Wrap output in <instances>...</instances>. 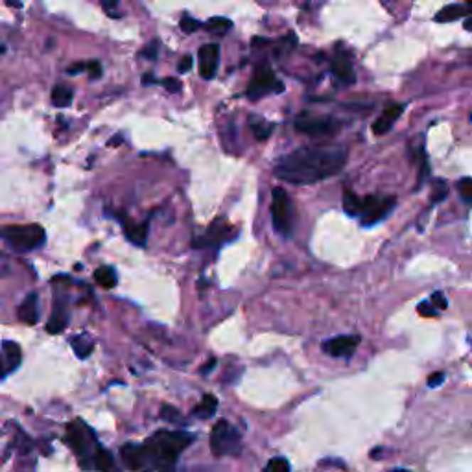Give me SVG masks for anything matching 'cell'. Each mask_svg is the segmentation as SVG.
<instances>
[{
  "label": "cell",
  "instance_id": "obj_14",
  "mask_svg": "<svg viewBox=\"0 0 472 472\" xmlns=\"http://www.w3.org/2000/svg\"><path fill=\"white\" fill-rule=\"evenodd\" d=\"M18 321L26 323V325H36L39 321V297L37 294H28L24 301L18 304L17 309Z\"/></svg>",
  "mask_w": 472,
  "mask_h": 472
},
{
  "label": "cell",
  "instance_id": "obj_33",
  "mask_svg": "<svg viewBox=\"0 0 472 472\" xmlns=\"http://www.w3.org/2000/svg\"><path fill=\"white\" fill-rule=\"evenodd\" d=\"M268 472H288L290 471V463L284 458H273L268 465H266Z\"/></svg>",
  "mask_w": 472,
  "mask_h": 472
},
{
  "label": "cell",
  "instance_id": "obj_22",
  "mask_svg": "<svg viewBox=\"0 0 472 472\" xmlns=\"http://www.w3.org/2000/svg\"><path fill=\"white\" fill-rule=\"evenodd\" d=\"M95 281L102 288H114L117 286V272L111 266H100L95 272Z\"/></svg>",
  "mask_w": 472,
  "mask_h": 472
},
{
  "label": "cell",
  "instance_id": "obj_42",
  "mask_svg": "<svg viewBox=\"0 0 472 472\" xmlns=\"http://www.w3.org/2000/svg\"><path fill=\"white\" fill-rule=\"evenodd\" d=\"M216 363H218V362H216V358H210L209 362L205 363L203 368H201V375H209V372L213 371L214 368H216Z\"/></svg>",
  "mask_w": 472,
  "mask_h": 472
},
{
  "label": "cell",
  "instance_id": "obj_13",
  "mask_svg": "<svg viewBox=\"0 0 472 472\" xmlns=\"http://www.w3.org/2000/svg\"><path fill=\"white\" fill-rule=\"evenodd\" d=\"M404 113V104H390L384 109V113L380 114V118H377V122L372 124V132L375 135H384L391 129V126L397 122V118Z\"/></svg>",
  "mask_w": 472,
  "mask_h": 472
},
{
  "label": "cell",
  "instance_id": "obj_20",
  "mask_svg": "<svg viewBox=\"0 0 472 472\" xmlns=\"http://www.w3.org/2000/svg\"><path fill=\"white\" fill-rule=\"evenodd\" d=\"M2 350H4L6 368H8V371H15V369L21 365V360H23V353H21V347H18L15 341L6 340L4 343H2Z\"/></svg>",
  "mask_w": 472,
  "mask_h": 472
},
{
  "label": "cell",
  "instance_id": "obj_17",
  "mask_svg": "<svg viewBox=\"0 0 472 472\" xmlns=\"http://www.w3.org/2000/svg\"><path fill=\"white\" fill-rule=\"evenodd\" d=\"M332 74H334L341 83H349V85L354 83L356 76H354L353 63H350L349 55L343 54V52L336 54V58L332 59Z\"/></svg>",
  "mask_w": 472,
  "mask_h": 472
},
{
  "label": "cell",
  "instance_id": "obj_46",
  "mask_svg": "<svg viewBox=\"0 0 472 472\" xmlns=\"http://www.w3.org/2000/svg\"><path fill=\"white\" fill-rule=\"evenodd\" d=\"M463 28H465V30H467V32H472V17H468V18H465V23H463Z\"/></svg>",
  "mask_w": 472,
  "mask_h": 472
},
{
  "label": "cell",
  "instance_id": "obj_35",
  "mask_svg": "<svg viewBox=\"0 0 472 472\" xmlns=\"http://www.w3.org/2000/svg\"><path fill=\"white\" fill-rule=\"evenodd\" d=\"M161 83H163L164 89H166L168 92H172V95H176V92H179L183 89L181 82H179L177 77H164Z\"/></svg>",
  "mask_w": 472,
  "mask_h": 472
},
{
  "label": "cell",
  "instance_id": "obj_37",
  "mask_svg": "<svg viewBox=\"0 0 472 472\" xmlns=\"http://www.w3.org/2000/svg\"><path fill=\"white\" fill-rule=\"evenodd\" d=\"M192 65H194V59H192V55H185V58L179 61V65H177V70H179L181 74H185L191 70Z\"/></svg>",
  "mask_w": 472,
  "mask_h": 472
},
{
  "label": "cell",
  "instance_id": "obj_8",
  "mask_svg": "<svg viewBox=\"0 0 472 472\" xmlns=\"http://www.w3.org/2000/svg\"><path fill=\"white\" fill-rule=\"evenodd\" d=\"M341 124L334 120L332 117H323V114H313L304 111V113L297 114L295 118V129L299 133L310 136H321V135H332L340 129Z\"/></svg>",
  "mask_w": 472,
  "mask_h": 472
},
{
  "label": "cell",
  "instance_id": "obj_11",
  "mask_svg": "<svg viewBox=\"0 0 472 472\" xmlns=\"http://www.w3.org/2000/svg\"><path fill=\"white\" fill-rule=\"evenodd\" d=\"M200 74L203 80H213L218 73L220 63V46L209 43L200 48Z\"/></svg>",
  "mask_w": 472,
  "mask_h": 472
},
{
  "label": "cell",
  "instance_id": "obj_28",
  "mask_svg": "<svg viewBox=\"0 0 472 472\" xmlns=\"http://www.w3.org/2000/svg\"><path fill=\"white\" fill-rule=\"evenodd\" d=\"M360 209H362V200H360L358 195L354 194L353 191L343 192V210L349 216H353V218H358Z\"/></svg>",
  "mask_w": 472,
  "mask_h": 472
},
{
  "label": "cell",
  "instance_id": "obj_36",
  "mask_svg": "<svg viewBox=\"0 0 472 472\" xmlns=\"http://www.w3.org/2000/svg\"><path fill=\"white\" fill-rule=\"evenodd\" d=\"M157 52H159V43L154 41L151 45L146 46L144 50L141 52V55L146 59H150V61H155V59H157Z\"/></svg>",
  "mask_w": 472,
  "mask_h": 472
},
{
  "label": "cell",
  "instance_id": "obj_41",
  "mask_svg": "<svg viewBox=\"0 0 472 472\" xmlns=\"http://www.w3.org/2000/svg\"><path fill=\"white\" fill-rule=\"evenodd\" d=\"M417 310H419V313H421V316H434V310H431V306L428 303H421L417 306Z\"/></svg>",
  "mask_w": 472,
  "mask_h": 472
},
{
  "label": "cell",
  "instance_id": "obj_3",
  "mask_svg": "<svg viewBox=\"0 0 472 472\" xmlns=\"http://www.w3.org/2000/svg\"><path fill=\"white\" fill-rule=\"evenodd\" d=\"M0 238L8 244L9 250L30 253L45 245L46 232L41 225H2Z\"/></svg>",
  "mask_w": 472,
  "mask_h": 472
},
{
  "label": "cell",
  "instance_id": "obj_29",
  "mask_svg": "<svg viewBox=\"0 0 472 472\" xmlns=\"http://www.w3.org/2000/svg\"><path fill=\"white\" fill-rule=\"evenodd\" d=\"M458 188V194L461 198V201L467 205H472V177H461L456 185Z\"/></svg>",
  "mask_w": 472,
  "mask_h": 472
},
{
  "label": "cell",
  "instance_id": "obj_32",
  "mask_svg": "<svg viewBox=\"0 0 472 472\" xmlns=\"http://www.w3.org/2000/svg\"><path fill=\"white\" fill-rule=\"evenodd\" d=\"M179 26H181V30L185 33H194V32H198V30H200L201 23H200V21H195V18H192L191 15H185V17L181 18Z\"/></svg>",
  "mask_w": 472,
  "mask_h": 472
},
{
  "label": "cell",
  "instance_id": "obj_19",
  "mask_svg": "<svg viewBox=\"0 0 472 472\" xmlns=\"http://www.w3.org/2000/svg\"><path fill=\"white\" fill-rule=\"evenodd\" d=\"M471 6H461V4H450L441 9L439 14H436L437 23H452L456 18H461L465 15L471 14Z\"/></svg>",
  "mask_w": 472,
  "mask_h": 472
},
{
  "label": "cell",
  "instance_id": "obj_15",
  "mask_svg": "<svg viewBox=\"0 0 472 472\" xmlns=\"http://www.w3.org/2000/svg\"><path fill=\"white\" fill-rule=\"evenodd\" d=\"M68 325V310H67V303L63 299L59 301L55 297L54 309H52V316L46 323V331L50 332V334H59V332H63Z\"/></svg>",
  "mask_w": 472,
  "mask_h": 472
},
{
  "label": "cell",
  "instance_id": "obj_48",
  "mask_svg": "<svg viewBox=\"0 0 472 472\" xmlns=\"http://www.w3.org/2000/svg\"><path fill=\"white\" fill-rule=\"evenodd\" d=\"M266 39H259V37H254L253 39V46H259V45H266Z\"/></svg>",
  "mask_w": 472,
  "mask_h": 472
},
{
  "label": "cell",
  "instance_id": "obj_43",
  "mask_svg": "<svg viewBox=\"0 0 472 472\" xmlns=\"http://www.w3.org/2000/svg\"><path fill=\"white\" fill-rule=\"evenodd\" d=\"M85 68H87L85 63H76V65H73V67L68 68L67 73L68 74H80V73H82V70H85Z\"/></svg>",
  "mask_w": 472,
  "mask_h": 472
},
{
  "label": "cell",
  "instance_id": "obj_25",
  "mask_svg": "<svg viewBox=\"0 0 472 472\" xmlns=\"http://www.w3.org/2000/svg\"><path fill=\"white\" fill-rule=\"evenodd\" d=\"M250 127H251V132H253L254 139H259V141H266V139H268V136L273 133V127L275 126L269 122H266L264 118L253 117L250 120Z\"/></svg>",
  "mask_w": 472,
  "mask_h": 472
},
{
  "label": "cell",
  "instance_id": "obj_34",
  "mask_svg": "<svg viewBox=\"0 0 472 472\" xmlns=\"http://www.w3.org/2000/svg\"><path fill=\"white\" fill-rule=\"evenodd\" d=\"M102 6H104V9L107 11V15H109L111 18L122 17V14H118V11H117V8L120 6V2H118V0H102Z\"/></svg>",
  "mask_w": 472,
  "mask_h": 472
},
{
  "label": "cell",
  "instance_id": "obj_1",
  "mask_svg": "<svg viewBox=\"0 0 472 472\" xmlns=\"http://www.w3.org/2000/svg\"><path fill=\"white\" fill-rule=\"evenodd\" d=\"M347 151L341 146H304L290 151L275 164V176L290 185H313L343 170Z\"/></svg>",
  "mask_w": 472,
  "mask_h": 472
},
{
  "label": "cell",
  "instance_id": "obj_6",
  "mask_svg": "<svg viewBox=\"0 0 472 472\" xmlns=\"http://www.w3.org/2000/svg\"><path fill=\"white\" fill-rule=\"evenodd\" d=\"M395 207V198H378V195H365L362 200V209H360V223L363 227L377 225L382 220H386L390 213Z\"/></svg>",
  "mask_w": 472,
  "mask_h": 472
},
{
  "label": "cell",
  "instance_id": "obj_45",
  "mask_svg": "<svg viewBox=\"0 0 472 472\" xmlns=\"http://www.w3.org/2000/svg\"><path fill=\"white\" fill-rule=\"evenodd\" d=\"M8 368H6L4 360H2V356H0V378H4L6 375H8Z\"/></svg>",
  "mask_w": 472,
  "mask_h": 472
},
{
  "label": "cell",
  "instance_id": "obj_5",
  "mask_svg": "<svg viewBox=\"0 0 472 472\" xmlns=\"http://www.w3.org/2000/svg\"><path fill=\"white\" fill-rule=\"evenodd\" d=\"M240 431L232 427L231 422L222 419L214 424L213 434H210V450L216 458L223 456L240 454Z\"/></svg>",
  "mask_w": 472,
  "mask_h": 472
},
{
  "label": "cell",
  "instance_id": "obj_18",
  "mask_svg": "<svg viewBox=\"0 0 472 472\" xmlns=\"http://www.w3.org/2000/svg\"><path fill=\"white\" fill-rule=\"evenodd\" d=\"M122 225H124V231H126L127 240L133 242L135 245H144L146 244V238H148V231H150V222H148V220H146V222H142V223H139V225H135V223H127V220H124Z\"/></svg>",
  "mask_w": 472,
  "mask_h": 472
},
{
  "label": "cell",
  "instance_id": "obj_47",
  "mask_svg": "<svg viewBox=\"0 0 472 472\" xmlns=\"http://www.w3.org/2000/svg\"><path fill=\"white\" fill-rule=\"evenodd\" d=\"M6 4L11 8H21V0H6Z\"/></svg>",
  "mask_w": 472,
  "mask_h": 472
},
{
  "label": "cell",
  "instance_id": "obj_16",
  "mask_svg": "<svg viewBox=\"0 0 472 472\" xmlns=\"http://www.w3.org/2000/svg\"><path fill=\"white\" fill-rule=\"evenodd\" d=\"M122 454V461L126 463L127 468H133V471H141L146 468V456L142 445H133V443H127L120 450Z\"/></svg>",
  "mask_w": 472,
  "mask_h": 472
},
{
  "label": "cell",
  "instance_id": "obj_21",
  "mask_svg": "<svg viewBox=\"0 0 472 472\" xmlns=\"http://www.w3.org/2000/svg\"><path fill=\"white\" fill-rule=\"evenodd\" d=\"M73 98H74L73 87L55 85L54 89H52V104H54L55 107H68L70 102H73Z\"/></svg>",
  "mask_w": 472,
  "mask_h": 472
},
{
  "label": "cell",
  "instance_id": "obj_39",
  "mask_svg": "<svg viewBox=\"0 0 472 472\" xmlns=\"http://www.w3.org/2000/svg\"><path fill=\"white\" fill-rule=\"evenodd\" d=\"M431 303L436 304V310H445L446 309V299L443 297L441 291H434L431 294Z\"/></svg>",
  "mask_w": 472,
  "mask_h": 472
},
{
  "label": "cell",
  "instance_id": "obj_26",
  "mask_svg": "<svg viewBox=\"0 0 472 472\" xmlns=\"http://www.w3.org/2000/svg\"><path fill=\"white\" fill-rule=\"evenodd\" d=\"M92 467L98 468V471H111V468H114L113 456L107 450L96 446L95 454H92Z\"/></svg>",
  "mask_w": 472,
  "mask_h": 472
},
{
  "label": "cell",
  "instance_id": "obj_30",
  "mask_svg": "<svg viewBox=\"0 0 472 472\" xmlns=\"http://www.w3.org/2000/svg\"><path fill=\"white\" fill-rule=\"evenodd\" d=\"M161 417L166 422H170V424H179V422H181V412L170 404H163V408H161Z\"/></svg>",
  "mask_w": 472,
  "mask_h": 472
},
{
  "label": "cell",
  "instance_id": "obj_24",
  "mask_svg": "<svg viewBox=\"0 0 472 472\" xmlns=\"http://www.w3.org/2000/svg\"><path fill=\"white\" fill-rule=\"evenodd\" d=\"M231 28H232V23L225 17H213L205 23V30H207L209 33H213V36H218V37L225 36Z\"/></svg>",
  "mask_w": 472,
  "mask_h": 472
},
{
  "label": "cell",
  "instance_id": "obj_31",
  "mask_svg": "<svg viewBox=\"0 0 472 472\" xmlns=\"http://www.w3.org/2000/svg\"><path fill=\"white\" fill-rule=\"evenodd\" d=\"M446 194H449V188H446V183L437 179L436 185H434V194H431V203H441L445 200Z\"/></svg>",
  "mask_w": 472,
  "mask_h": 472
},
{
  "label": "cell",
  "instance_id": "obj_12",
  "mask_svg": "<svg viewBox=\"0 0 472 472\" xmlns=\"http://www.w3.org/2000/svg\"><path fill=\"white\" fill-rule=\"evenodd\" d=\"M229 236V227L222 220H216L209 227V231L205 232L203 236L200 238H195L194 240V247H218L220 244L227 240Z\"/></svg>",
  "mask_w": 472,
  "mask_h": 472
},
{
  "label": "cell",
  "instance_id": "obj_50",
  "mask_svg": "<svg viewBox=\"0 0 472 472\" xmlns=\"http://www.w3.org/2000/svg\"><path fill=\"white\" fill-rule=\"evenodd\" d=\"M467 4H468V6H471V9H472V0H468V2H467Z\"/></svg>",
  "mask_w": 472,
  "mask_h": 472
},
{
  "label": "cell",
  "instance_id": "obj_49",
  "mask_svg": "<svg viewBox=\"0 0 472 472\" xmlns=\"http://www.w3.org/2000/svg\"><path fill=\"white\" fill-rule=\"evenodd\" d=\"M120 142H122V136H114V139H111V141H109V146L120 144Z\"/></svg>",
  "mask_w": 472,
  "mask_h": 472
},
{
  "label": "cell",
  "instance_id": "obj_38",
  "mask_svg": "<svg viewBox=\"0 0 472 472\" xmlns=\"http://www.w3.org/2000/svg\"><path fill=\"white\" fill-rule=\"evenodd\" d=\"M87 70H89V76L91 80H98L102 76V67L98 61H91V63L87 65Z\"/></svg>",
  "mask_w": 472,
  "mask_h": 472
},
{
  "label": "cell",
  "instance_id": "obj_9",
  "mask_svg": "<svg viewBox=\"0 0 472 472\" xmlns=\"http://www.w3.org/2000/svg\"><path fill=\"white\" fill-rule=\"evenodd\" d=\"M92 436V431L89 430L87 427H83L82 422H70L67 428V441L68 445L73 446L74 452H76L80 458H87V454H89V450H91L92 443H96V441H89Z\"/></svg>",
  "mask_w": 472,
  "mask_h": 472
},
{
  "label": "cell",
  "instance_id": "obj_44",
  "mask_svg": "<svg viewBox=\"0 0 472 472\" xmlns=\"http://www.w3.org/2000/svg\"><path fill=\"white\" fill-rule=\"evenodd\" d=\"M151 83H155L154 74H151V73L144 74V77H142V85H151Z\"/></svg>",
  "mask_w": 472,
  "mask_h": 472
},
{
  "label": "cell",
  "instance_id": "obj_27",
  "mask_svg": "<svg viewBox=\"0 0 472 472\" xmlns=\"http://www.w3.org/2000/svg\"><path fill=\"white\" fill-rule=\"evenodd\" d=\"M73 349L77 354V358L85 360L91 356L92 349H95V341L87 336H76L73 338Z\"/></svg>",
  "mask_w": 472,
  "mask_h": 472
},
{
  "label": "cell",
  "instance_id": "obj_10",
  "mask_svg": "<svg viewBox=\"0 0 472 472\" xmlns=\"http://www.w3.org/2000/svg\"><path fill=\"white\" fill-rule=\"evenodd\" d=\"M360 336H336L327 340L321 345V349L334 358H347L354 350L358 349Z\"/></svg>",
  "mask_w": 472,
  "mask_h": 472
},
{
  "label": "cell",
  "instance_id": "obj_2",
  "mask_svg": "<svg viewBox=\"0 0 472 472\" xmlns=\"http://www.w3.org/2000/svg\"><path fill=\"white\" fill-rule=\"evenodd\" d=\"M195 437L185 430H159L146 441L142 449L148 468H172Z\"/></svg>",
  "mask_w": 472,
  "mask_h": 472
},
{
  "label": "cell",
  "instance_id": "obj_23",
  "mask_svg": "<svg viewBox=\"0 0 472 472\" xmlns=\"http://www.w3.org/2000/svg\"><path fill=\"white\" fill-rule=\"evenodd\" d=\"M218 409V399L214 395H205L203 400H201L200 406H195L194 408V415L200 419H210Z\"/></svg>",
  "mask_w": 472,
  "mask_h": 472
},
{
  "label": "cell",
  "instance_id": "obj_4",
  "mask_svg": "<svg viewBox=\"0 0 472 472\" xmlns=\"http://www.w3.org/2000/svg\"><path fill=\"white\" fill-rule=\"evenodd\" d=\"M272 223L273 229L284 238H290L295 225V213L288 192L275 186L272 192Z\"/></svg>",
  "mask_w": 472,
  "mask_h": 472
},
{
  "label": "cell",
  "instance_id": "obj_40",
  "mask_svg": "<svg viewBox=\"0 0 472 472\" xmlns=\"http://www.w3.org/2000/svg\"><path fill=\"white\" fill-rule=\"evenodd\" d=\"M443 380H445V372H434V375H430V378H428V387L441 386Z\"/></svg>",
  "mask_w": 472,
  "mask_h": 472
},
{
  "label": "cell",
  "instance_id": "obj_7",
  "mask_svg": "<svg viewBox=\"0 0 472 472\" xmlns=\"http://www.w3.org/2000/svg\"><path fill=\"white\" fill-rule=\"evenodd\" d=\"M282 91H284V85L279 82L275 73L269 68V65H260V67L254 70L245 95H247L250 100H260V98H264V96L269 95V92Z\"/></svg>",
  "mask_w": 472,
  "mask_h": 472
}]
</instances>
